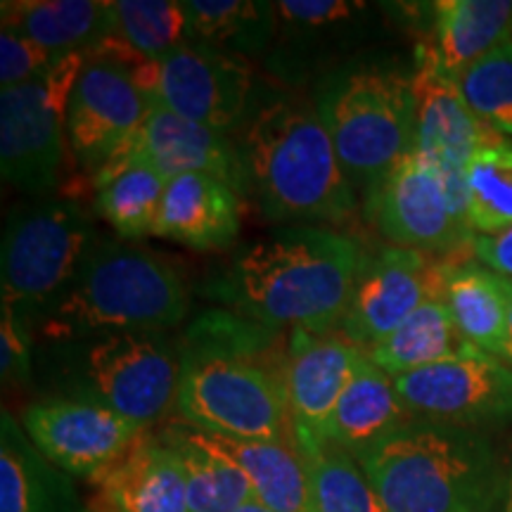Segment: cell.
Masks as SVG:
<instances>
[{"label":"cell","mask_w":512,"mask_h":512,"mask_svg":"<svg viewBox=\"0 0 512 512\" xmlns=\"http://www.w3.org/2000/svg\"><path fill=\"white\" fill-rule=\"evenodd\" d=\"M176 413L204 434L292 441L287 399L290 335L238 313L204 311L178 342Z\"/></svg>","instance_id":"6da1fadb"},{"label":"cell","mask_w":512,"mask_h":512,"mask_svg":"<svg viewBox=\"0 0 512 512\" xmlns=\"http://www.w3.org/2000/svg\"><path fill=\"white\" fill-rule=\"evenodd\" d=\"M366 254L354 235L285 226L235 249L202 292L266 328L328 335L339 330Z\"/></svg>","instance_id":"7a4b0ae2"},{"label":"cell","mask_w":512,"mask_h":512,"mask_svg":"<svg viewBox=\"0 0 512 512\" xmlns=\"http://www.w3.org/2000/svg\"><path fill=\"white\" fill-rule=\"evenodd\" d=\"M247 197L266 221L344 223L358 197L313 98L292 88L256 86L249 110L233 133Z\"/></svg>","instance_id":"3957f363"},{"label":"cell","mask_w":512,"mask_h":512,"mask_svg":"<svg viewBox=\"0 0 512 512\" xmlns=\"http://www.w3.org/2000/svg\"><path fill=\"white\" fill-rule=\"evenodd\" d=\"M354 458L387 512H491L508 479L482 432L422 418Z\"/></svg>","instance_id":"277c9868"},{"label":"cell","mask_w":512,"mask_h":512,"mask_svg":"<svg viewBox=\"0 0 512 512\" xmlns=\"http://www.w3.org/2000/svg\"><path fill=\"white\" fill-rule=\"evenodd\" d=\"M192 297L181 271L152 249L100 238L74 283L36 320V344L107 335L166 332L188 318Z\"/></svg>","instance_id":"5b68a950"},{"label":"cell","mask_w":512,"mask_h":512,"mask_svg":"<svg viewBox=\"0 0 512 512\" xmlns=\"http://www.w3.org/2000/svg\"><path fill=\"white\" fill-rule=\"evenodd\" d=\"M178 380L181 356L166 332H107L38 344L31 384L152 430L176 411Z\"/></svg>","instance_id":"8992f818"},{"label":"cell","mask_w":512,"mask_h":512,"mask_svg":"<svg viewBox=\"0 0 512 512\" xmlns=\"http://www.w3.org/2000/svg\"><path fill=\"white\" fill-rule=\"evenodd\" d=\"M311 98L356 192H373L415 150L413 67L366 53L320 79Z\"/></svg>","instance_id":"52a82bcc"},{"label":"cell","mask_w":512,"mask_h":512,"mask_svg":"<svg viewBox=\"0 0 512 512\" xmlns=\"http://www.w3.org/2000/svg\"><path fill=\"white\" fill-rule=\"evenodd\" d=\"M102 235L86 204L74 197H38L8 211L0 242L3 299L36 325L74 283Z\"/></svg>","instance_id":"ba28073f"},{"label":"cell","mask_w":512,"mask_h":512,"mask_svg":"<svg viewBox=\"0 0 512 512\" xmlns=\"http://www.w3.org/2000/svg\"><path fill=\"white\" fill-rule=\"evenodd\" d=\"M380 5L356 0H275L266 72L287 88L316 86L337 67L370 53L384 29Z\"/></svg>","instance_id":"9c48e42d"},{"label":"cell","mask_w":512,"mask_h":512,"mask_svg":"<svg viewBox=\"0 0 512 512\" xmlns=\"http://www.w3.org/2000/svg\"><path fill=\"white\" fill-rule=\"evenodd\" d=\"M83 55H69L46 81L0 91V174L29 197H48L60 185L64 114Z\"/></svg>","instance_id":"30bf717a"},{"label":"cell","mask_w":512,"mask_h":512,"mask_svg":"<svg viewBox=\"0 0 512 512\" xmlns=\"http://www.w3.org/2000/svg\"><path fill=\"white\" fill-rule=\"evenodd\" d=\"M133 79L150 102L228 136L238 131L256 91L252 62L200 43L147 60Z\"/></svg>","instance_id":"8fae6325"},{"label":"cell","mask_w":512,"mask_h":512,"mask_svg":"<svg viewBox=\"0 0 512 512\" xmlns=\"http://www.w3.org/2000/svg\"><path fill=\"white\" fill-rule=\"evenodd\" d=\"M366 214L389 245L437 256L472 254L470 223L453 207L444 178L418 150L368 192Z\"/></svg>","instance_id":"7c38bea8"},{"label":"cell","mask_w":512,"mask_h":512,"mask_svg":"<svg viewBox=\"0 0 512 512\" xmlns=\"http://www.w3.org/2000/svg\"><path fill=\"white\" fill-rule=\"evenodd\" d=\"M446 256L384 245L366 254L339 335L368 351L422 304L439 299Z\"/></svg>","instance_id":"4fadbf2b"},{"label":"cell","mask_w":512,"mask_h":512,"mask_svg":"<svg viewBox=\"0 0 512 512\" xmlns=\"http://www.w3.org/2000/svg\"><path fill=\"white\" fill-rule=\"evenodd\" d=\"M394 384L415 418L470 430L512 420V368L484 351L396 375Z\"/></svg>","instance_id":"5bb4252c"},{"label":"cell","mask_w":512,"mask_h":512,"mask_svg":"<svg viewBox=\"0 0 512 512\" xmlns=\"http://www.w3.org/2000/svg\"><path fill=\"white\" fill-rule=\"evenodd\" d=\"M413 93L418 124L415 150L439 171L453 207L467 219V166L479 150L503 143L505 136L472 112L458 81L441 74L420 53L413 57Z\"/></svg>","instance_id":"9a60e30c"},{"label":"cell","mask_w":512,"mask_h":512,"mask_svg":"<svg viewBox=\"0 0 512 512\" xmlns=\"http://www.w3.org/2000/svg\"><path fill=\"white\" fill-rule=\"evenodd\" d=\"M150 98L133 74L114 62H86L76 76L64 114L72 157L86 176L117 157L140 131Z\"/></svg>","instance_id":"2e32d148"},{"label":"cell","mask_w":512,"mask_h":512,"mask_svg":"<svg viewBox=\"0 0 512 512\" xmlns=\"http://www.w3.org/2000/svg\"><path fill=\"white\" fill-rule=\"evenodd\" d=\"M22 427L38 451L72 477L93 479L136 444L145 427L95 403L43 396L22 411Z\"/></svg>","instance_id":"e0dca14e"},{"label":"cell","mask_w":512,"mask_h":512,"mask_svg":"<svg viewBox=\"0 0 512 512\" xmlns=\"http://www.w3.org/2000/svg\"><path fill=\"white\" fill-rule=\"evenodd\" d=\"M128 145L169 181L188 174L214 176L247 197L238 145L228 133L195 124L150 102L143 126Z\"/></svg>","instance_id":"ac0fdd59"},{"label":"cell","mask_w":512,"mask_h":512,"mask_svg":"<svg viewBox=\"0 0 512 512\" xmlns=\"http://www.w3.org/2000/svg\"><path fill=\"white\" fill-rule=\"evenodd\" d=\"M361 354L363 349H358L339 332H328V335L290 332L287 399H290L294 427L328 437L332 413L354 375Z\"/></svg>","instance_id":"d6986e66"},{"label":"cell","mask_w":512,"mask_h":512,"mask_svg":"<svg viewBox=\"0 0 512 512\" xmlns=\"http://www.w3.org/2000/svg\"><path fill=\"white\" fill-rule=\"evenodd\" d=\"M93 484L107 512H190L183 463L162 432L145 430Z\"/></svg>","instance_id":"ffe728a7"},{"label":"cell","mask_w":512,"mask_h":512,"mask_svg":"<svg viewBox=\"0 0 512 512\" xmlns=\"http://www.w3.org/2000/svg\"><path fill=\"white\" fill-rule=\"evenodd\" d=\"M242 200L238 190L214 176L171 178L152 235L197 252L226 249L240 235Z\"/></svg>","instance_id":"44dd1931"},{"label":"cell","mask_w":512,"mask_h":512,"mask_svg":"<svg viewBox=\"0 0 512 512\" xmlns=\"http://www.w3.org/2000/svg\"><path fill=\"white\" fill-rule=\"evenodd\" d=\"M508 38H512V0H439L430 3V29L415 53L458 81Z\"/></svg>","instance_id":"7402d4cb"},{"label":"cell","mask_w":512,"mask_h":512,"mask_svg":"<svg viewBox=\"0 0 512 512\" xmlns=\"http://www.w3.org/2000/svg\"><path fill=\"white\" fill-rule=\"evenodd\" d=\"M3 27L24 34L57 57L83 55L117 34L110 0H5Z\"/></svg>","instance_id":"603a6c76"},{"label":"cell","mask_w":512,"mask_h":512,"mask_svg":"<svg viewBox=\"0 0 512 512\" xmlns=\"http://www.w3.org/2000/svg\"><path fill=\"white\" fill-rule=\"evenodd\" d=\"M439 299L467 342L503 361L508 335V297L503 278L479 264L475 256H446Z\"/></svg>","instance_id":"cb8c5ba5"},{"label":"cell","mask_w":512,"mask_h":512,"mask_svg":"<svg viewBox=\"0 0 512 512\" xmlns=\"http://www.w3.org/2000/svg\"><path fill=\"white\" fill-rule=\"evenodd\" d=\"M0 512H86L67 472L38 451L8 411L0 415Z\"/></svg>","instance_id":"d4e9b609"},{"label":"cell","mask_w":512,"mask_h":512,"mask_svg":"<svg viewBox=\"0 0 512 512\" xmlns=\"http://www.w3.org/2000/svg\"><path fill=\"white\" fill-rule=\"evenodd\" d=\"M91 181L95 214L119 238L138 240L152 235L169 178L126 145Z\"/></svg>","instance_id":"484cf974"},{"label":"cell","mask_w":512,"mask_h":512,"mask_svg":"<svg viewBox=\"0 0 512 512\" xmlns=\"http://www.w3.org/2000/svg\"><path fill=\"white\" fill-rule=\"evenodd\" d=\"M411 420H415V415L396 392L394 377L377 368L363 351L332 413L328 439L347 448L351 456H358Z\"/></svg>","instance_id":"4316f807"},{"label":"cell","mask_w":512,"mask_h":512,"mask_svg":"<svg viewBox=\"0 0 512 512\" xmlns=\"http://www.w3.org/2000/svg\"><path fill=\"white\" fill-rule=\"evenodd\" d=\"M204 437L245 472L252 484L254 501L273 512H313L309 475L294 439L259 441L219 437V434H204Z\"/></svg>","instance_id":"83f0119b"},{"label":"cell","mask_w":512,"mask_h":512,"mask_svg":"<svg viewBox=\"0 0 512 512\" xmlns=\"http://www.w3.org/2000/svg\"><path fill=\"white\" fill-rule=\"evenodd\" d=\"M472 351L479 349L460 335L444 302L432 299L403 320L392 335L370 347L366 354L377 368L396 377L467 356Z\"/></svg>","instance_id":"f1b7e54d"},{"label":"cell","mask_w":512,"mask_h":512,"mask_svg":"<svg viewBox=\"0 0 512 512\" xmlns=\"http://www.w3.org/2000/svg\"><path fill=\"white\" fill-rule=\"evenodd\" d=\"M162 434L183 463L190 512H238L242 505L254 501L245 472L211 446L200 430L174 422L166 425Z\"/></svg>","instance_id":"f546056e"},{"label":"cell","mask_w":512,"mask_h":512,"mask_svg":"<svg viewBox=\"0 0 512 512\" xmlns=\"http://www.w3.org/2000/svg\"><path fill=\"white\" fill-rule=\"evenodd\" d=\"M294 444L309 475L313 512H387L370 479L344 446L294 427Z\"/></svg>","instance_id":"4dcf8cb0"},{"label":"cell","mask_w":512,"mask_h":512,"mask_svg":"<svg viewBox=\"0 0 512 512\" xmlns=\"http://www.w3.org/2000/svg\"><path fill=\"white\" fill-rule=\"evenodd\" d=\"M185 10L190 43L264 60L275 31L271 0H188Z\"/></svg>","instance_id":"1f68e13d"},{"label":"cell","mask_w":512,"mask_h":512,"mask_svg":"<svg viewBox=\"0 0 512 512\" xmlns=\"http://www.w3.org/2000/svg\"><path fill=\"white\" fill-rule=\"evenodd\" d=\"M467 221L475 235H496L512 226V140L484 147L465 174Z\"/></svg>","instance_id":"d6a6232c"},{"label":"cell","mask_w":512,"mask_h":512,"mask_svg":"<svg viewBox=\"0 0 512 512\" xmlns=\"http://www.w3.org/2000/svg\"><path fill=\"white\" fill-rule=\"evenodd\" d=\"M114 12L119 36L145 60L190 43L188 10L178 0H117Z\"/></svg>","instance_id":"836d02e7"},{"label":"cell","mask_w":512,"mask_h":512,"mask_svg":"<svg viewBox=\"0 0 512 512\" xmlns=\"http://www.w3.org/2000/svg\"><path fill=\"white\" fill-rule=\"evenodd\" d=\"M472 112L501 136H512V38L472 64L458 79Z\"/></svg>","instance_id":"e575fe53"},{"label":"cell","mask_w":512,"mask_h":512,"mask_svg":"<svg viewBox=\"0 0 512 512\" xmlns=\"http://www.w3.org/2000/svg\"><path fill=\"white\" fill-rule=\"evenodd\" d=\"M67 57H57L19 31L3 27L0 31V91L24 86L31 81H46Z\"/></svg>","instance_id":"d590c367"},{"label":"cell","mask_w":512,"mask_h":512,"mask_svg":"<svg viewBox=\"0 0 512 512\" xmlns=\"http://www.w3.org/2000/svg\"><path fill=\"white\" fill-rule=\"evenodd\" d=\"M0 375L3 384H31L36 366V335L31 323L0 304Z\"/></svg>","instance_id":"8d00e7d4"},{"label":"cell","mask_w":512,"mask_h":512,"mask_svg":"<svg viewBox=\"0 0 512 512\" xmlns=\"http://www.w3.org/2000/svg\"><path fill=\"white\" fill-rule=\"evenodd\" d=\"M472 256L489 271L512 280V226L496 235H475Z\"/></svg>","instance_id":"74e56055"},{"label":"cell","mask_w":512,"mask_h":512,"mask_svg":"<svg viewBox=\"0 0 512 512\" xmlns=\"http://www.w3.org/2000/svg\"><path fill=\"white\" fill-rule=\"evenodd\" d=\"M503 278V275H501ZM503 290L508 297V335H505V349H503V361L512 368V280L503 278Z\"/></svg>","instance_id":"f35d334b"},{"label":"cell","mask_w":512,"mask_h":512,"mask_svg":"<svg viewBox=\"0 0 512 512\" xmlns=\"http://www.w3.org/2000/svg\"><path fill=\"white\" fill-rule=\"evenodd\" d=\"M501 512H512V470H510L508 479H505V494L501 501Z\"/></svg>","instance_id":"ab89813d"},{"label":"cell","mask_w":512,"mask_h":512,"mask_svg":"<svg viewBox=\"0 0 512 512\" xmlns=\"http://www.w3.org/2000/svg\"><path fill=\"white\" fill-rule=\"evenodd\" d=\"M238 512H273V510H268L266 505H261L259 501H249V503L242 505Z\"/></svg>","instance_id":"60d3db41"}]
</instances>
